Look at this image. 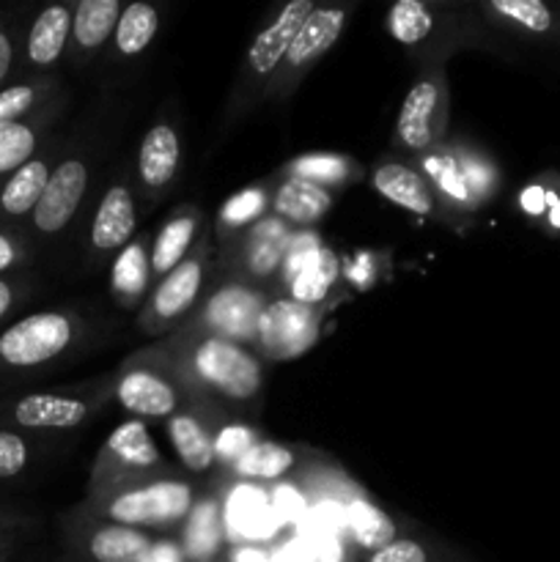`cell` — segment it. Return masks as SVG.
Listing matches in <instances>:
<instances>
[{
	"instance_id": "cell-25",
	"label": "cell",
	"mask_w": 560,
	"mask_h": 562,
	"mask_svg": "<svg viewBox=\"0 0 560 562\" xmlns=\"http://www.w3.org/2000/svg\"><path fill=\"white\" fill-rule=\"evenodd\" d=\"M66 108H69V93H60L42 113L25 121H14V124H0V181L9 179L31 157H36L38 148L58 132L55 126Z\"/></svg>"
},
{
	"instance_id": "cell-46",
	"label": "cell",
	"mask_w": 560,
	"mask_h": 562,
	"mask_svg": "<svg viewBox=\"0 0 560 562\" xmlns=\"http://www.w3.org/2000/svg\"><path fill=\"white\" fill-rule=\"evenodd\" d=\"M141 562H187L181 541H154V547L148 549V554Z\"/></svg>"
},
{
	"instance_id": "cell-10",
	"label": "cell",
	"mask_w": 560,
	"mask_h": 562,
	"mask_svg": "<svg viewBox=\"0 0 560 562\" xmlns=\"http://www.w3.org/2000/svg\"><path fill=\"white\" fill-rule=\"evenodd\" d=\"M448 121L450 88L448 77H445V64L423 66L399 108L393 148L412 162L421 154L448 140Z\"/></svg>"
},
{
	"instance_id": "cell-47",
	"label": "cell",
	"mask_w": 560,
	"mask_h": 562,
	"mask_svg": "<svg viewBox=\"0 0 560 562\" xmlns=\"http://www.w3.org/2000/svg\"><path fill=\"white\" fill-rule=\"evenodd\" d=\"M36 525V519L27 514H22V510L16 508H9V505H0V536H5V532H16L20 536L22 530H27V527Z\"/></svg>"
},
{
	"instance_id": "cell-13",
	"label": "cell",
	"mask_w": 560,
	"mask_h": 562,
	"mask_svg": "<svg viewBox=\"0 0 560 562\" xmlns=\"http://www.w3.org/2000/svg\"><path fill=\"white\" fill-rule=\"evenodd\" d=\"M176 472L159 453L157 442L148 434L146 423L130 420L121 423L113 434L102 442L93 456L91 472H88V492H102L115 483L137 481V477H154Z\"/></svg>"
},
{
	"instance_id": "cell-24",
	"label": "cell",
	"mask_w": 560,
	"mask_h": 562,
	"mask_svg": "<svg viewBox=\"0 0 560 562\" xmlns=\"http://www.w3.org/2000/svg\"><path fill=\"white\" fill-rule=\"evenodd\" d=\"M307 456H311V448L261 439L245 456H239L228 470L220 472L217 483H250V486L261 488L278 486L302 470Z\"/></svg>"
},
{
	"instance_id": "cell-42",
	"label": "cell",
	"mask_w": 560,
	"mask_h": 562,
	"mask_svg": "<svg viewBox=\"0 0 560 562\" xmlns=\"http://www.w3.org/2000/svg\"><path fill=\"white\" fill-rule=\"evenodd\" d=\"M36 258V245L27 236V231L5 228L0 225V278L3 274H22Z\"/></svg>"
},
{
	"instance_id": "cell-3",
	"label": "cell",
	"mask_w": 560,
	"mask_h": 562,
	"mask_svg": "<svg viewBox=\"0 0 560 562\" xmlns=\"http://www.w3.org/2000/svg\"><path fill=\"white\" fill-rule=\"evenodd\" d=\"M384 31L423 69L448 64L464 47H481L486 20L478 5L456 0H395L384 14Z\"/></svg>"
},
{
	"instance_id": "cell-39",
	"label": "cell",
	"mask_w": 560,
	"mask_h": 562,
	"mask_svg": "<svg viewBox=\"0 0 560 562\" xmlns=\"http://www.w3.org/2000/svg\"><path fill=\"white\" fill-rule=\"evenodd\" d=\"M38 450L36 434L0 428V481L20 477L38 459Z\"/></svg>"
},
{
	"instance_id": "cell-7",
	"label": "cell",
	"mask_w": 560,
	"mask_h": 562,
	"mask_svg": "<svg viewBox=\"0 0 560 562\" xmlns=\"http://www.w3.org/2000/svg\"><path fill=\"white\" fill-rule=\"evenodd\" d=\"M110 401H113V373L66 387L33 390L0 401V428H14L36 437L75 431L102 415Z\"/></svg>"
},
{
	"instance_id": "cell-9",
	"label": "cell",
	"mask_w": 560,
	"mask_h": 562,
	"mask_svg": "<svg viewBox=\"0 0 560 562\" xmlns=\"http://www.w3.org/2000/svg\"><path fill=\"white\" fill-rule=\"evenodd\" d=\"M272 296V291L258 289V285L247 283V280L217 278L212 291L201 296L195 311L176 329L206 333L256 351L258 322H261L264 307L269 305Z\"/></svg>"
},
{
	"instance_id": "cell-38",
	"label": "cell",
	"mask_w": 560,
	"mask_h": 562,
	"mask_svg": "<svg viewBox=\"0 0 560 562\" xmlns=\"http://www.w3.org/2000/svg\"><path fill=\"white\" fill-rule=\"evenodd\" d=\"M338 274H340L338 258H335L327 247H322V252H318V256L313 258V261L307 263V267L302 269L289 285H285L283 294L291 296V300L302 302V305L324 307V302H327L329 294H333L335 283H338Z\"/></svg>"
},
{
	"instance_id": "cell-45",
	"label": "cell",
	"mask_w": 560,
	"mask_h": 562,
	"mask_svg": "<svg viewBox=\"0 0 560 562\" xmlns=\"http://www.w3.org/2000/svg\"><path fill=\"white\" fill-rule=\"evenodd\" d=\"M33 280L25 274H3L0 278V327L31 300Z\"/></svg>"
},
{
	"instance_id": "cell-2",
	"label": "cell",
	"mask_w": 560,
	"mask_h": 562,
	"mask_svg": "<svg viewBox=\"0 0 560 562\" xmlns=\"http://www.w3.org/2000/svg\"><path fill=\"white\" fill-rule=\"evenodd\" d=\"M91 340V318L75 307H49L16 318L0 329V390L86 355Z\"/></svg>"
},
{
	"instance_id": "cell-41",
	"label": "cell",
	"mask_w": 560,
	"mask_h": 562,
	"mask_svg": "<svg viewBox=\"0 0 560 562\" xmlns=\"http://www.w3.org/2000/svg\"><path fill=\"white\" fill-rule=\"evenodd\" d=\"M453 143H456V151H459L461 165H464L467 179H470L472 192H475V198L483 206V203L492 201V195L497 192V184H500L497 168H494L492 159H489L486 154L475 151V148L467 146L464 140H453Z\"/></svg>"
},
{
	"instance_id": "cell-8",
	"label": "cell",
	"mask_w": 560,
	"mask_h": 562,
	"mask_svg": "<svg viewBox=\"0 0 560 562\" xmlns=\"http://www.w3.org/2000/svg\"><path fill=\"white\" fill-rule=\"evenodd\" d=\"M214 269V241H212V228L203 225L201 236H198L195 247H192L190 256L173 269V272L165 274L159 283H154V289L148 291L146 302L137 311V329L143 335H152V338H165V335L173 333L176 327L187 322L192 311L201 302L203 289H206V280Z\"/></svg>"
},
{
	"instance_id": "cell-27",
	"label": "cell",
	"mask_w": 560,
	"mask_h": 562,
	"mask_svg": "<svg viewBox=\"0 0 560 562\" xmlns=\"http://www.w3.org/2000/svg\"><path fill=\"white\" fill-rule=\"evenodd\" d=\"M371 184L384 201L404 209V212L417 214V217H439L437 198H434L432 187L423 179L421 170L406 162V159L388 157L373 165Z\"/></svg>"
},
{
	"instance_id": "cell-17",
	"label": "cell",
	"mask_w": 560,
	"mask_h": 562,
	"mask_svg": "<svg viewBox=\"0 0 560 562\" xmlns=\"http://www.w3.org/2000/svg\"><path fill=\"white\" fill-rule=\"evenodd\" d=\"M181 137L179 124L170 113H163L141 137L135 157V187L141 212H152L163 203L170 187L179 181Z\"/></svg>"
},
{
	"instance_id": "cell-35",
	"label": "cell",
	"mask_w": 560,
	"mask_h": 562,
	"mask_svg": "<svg viewBox=\"0 0 560 562\" xmlns=\"http://www.w3.org/2000/svg\"><path fill=\"white\" fill-rule=\"evenodd\" d=\"M283 179H305L324 190H340L362 179V168L351 157L338 151H307L289 159L280 168Z\"/></svg>"
},
{
	"instance_id": "cell-19",
	"label": "cell",
	"mask_w": 560,
	"mask_h": 562,
	"mask_svg": "<svg viewBox=\"0 0 560 562\" xmlns=\"http://www.w3.org/2000/svg\"><path fill=\"white\" fill-rule=\"evenodd\" d=\"M71 20H75V3H49L36 11V16L22 31L14 80L58 75L60 60H66L69 53Z\"/></svg>"
},
{
	"instance_id": "cell-29",
	"label": "cell",
	"mask_w": 560,
	"mask_h": 562,
	"mask_svg": "<svg viewBox=\"0 0 560 562\" xmlns=\"http://www.w3.org/2000/svg\"><path fill=\"white\" fill-rule=\"evenodd\" d=\"M203 231V212L192 203L173 209L152 239V280L159 283L192 252Z\"/></svg>"
},
{
	"instance_id": "cell-40",
	"label": "cell",
	"mask_w": 560,
	"mask_h": 562,
	"mask_svg": "<svg viewBox=\"0 0 560 562\" xmlns=\"http://www.w3.org/2000/svg\"><path fill=\"white\" fill-rule=\"evenodd\" d=\"M258 442H261V434L256 428L245 426L236 417L225 420L217 431V442H214V470H217V475L228 470L239 456H245Z\"/></svg>"
},
{
	"instance_id": "cell-6",
	"label": "cell",
	"mask_w": 560,
	"mask_h": 562,
	"mask_svg": "<svg viewBox=\"0 0 560 562\" xmlns=\"http://www.w3.org/2000/svg\"><path fill=\"white\" fill-rule=\"evenodd\" d=\"M318 9L316 0H289L261 31L253 36L250 47H247L245 58H242L236 80L231 86L228 99L223 108V132L239 124L242 119L261 108L267 99L269 86H272L275 75H278L280 64H283L285 53H289L291 42L305 25L307 16Z\"/></svg>"
},
{
	"instance_id": "cell-1",
	"label": "cell",
	"mask_w": 560,
	"mask_h": 562,
	"mask_svg": "<svg viewBox=\"0 0 560 562\" xmlns=\"http://www.w3.org/2000/svg\"><path fill=\"white\" fill-rule=\"evenodd\" d=\"M141 355L173 373L198 401H209L231 412L261 401V357L247 346L192 329H173L157 344L141 349Z\"/></svg>"
},
{
	"instance_id": "cell-18",
	"label": "cell",
	"mask_w": 560,
	"mask_h": 562,
	"mask_svg": "<svg viewBox=\"0 0 560 562\" xmlns=\"http://www.w3.org/2000/svg\"><path fill=\"white\" fill-rule=\"evenodd\" d=\"M64 536L88 562H141L154 547L152 532L93 519L80 505L64 516Z\"/></svg>"
},
{
	"instance_id": "cell-31",
	"label": "cell",
	"mask_w": 560,
	"mask_h": 562,
	"mask_svg": "<svg viewBox=\"0 0 560 562\" xmlns=\"http://www.w3.org/2000/svg\"><path fill=\"white\" fill-rule=\"evenodd\" d=\"M181 549H184L187 560L192 562H212L214 554L220 552L225 541L223 527V497L217 488H209L201 494L195 508L190 510L187 521L181 525Z\"/></svg>"
},
{
	"instance_id": "cell-33",
	"label": "cell",
	"mask_w": 560,
	"mask_h": 562,
	"mask_svg": "<svg viewBox=\"0 0 560 562\" xmlns=\"http://www.w3.org/2000/svg\"><path fill=\"white\" fill-rule=\"evenodd\" d=\"M344 532L349 538L351 547L362 552V558L377 549L388 547L390 541L399 538V527L395 521L368 497L362 488H357L344 505Z\"/></svg>"
},
{
	"instance_id": "cell-32",
	"label": "cell",
	"mask_w": 560,
	"mask_h": 562,
	"mask_svg": "<svg viewBox=\"0 0 560 562\" xmlns=\"http://www.w3.org/2000/svg\"><path fill=\"white\" fill-rule=\"evenodd\" d=\"M159 25H163V16H159L157 5L146 3V0L126 3L119 16V25H115L113 42H110L104 60L113 66L137 60L143 53H148V47L157 38Z\"/></svg>"
},
{
	"instance_id": "cell-21",
	"label": "cell",
	"mask_w": 560,
	"mask_h": 562,
	"mask_svg": "<svg viewBox=\"0 0 560 562\" xmlns=\"http://www.w3.org/2000/svg\"><path fill=\"white\" fill-rule=\"evenodd\" d=\"M231 417L234 412L217 404H190L176 412L170 420H165V434L187 472L201 475V472L214 470L217 431Z\"/></svg>"
},
{
	"instance_id": "cell-5",
	"label": "cell",
	"mask_w": 560,
	"mask_h": 562,
	"mask_svg": "<svg viewBox=\"0 0 560 562\" xmlns=\"http://www.w3.org/2000/svg\"><path fill=\"white\" fill-rule=\"evenodd\" d=\"M104 132L102 126L88 121V124L77 126L71 135H66L64 154H60L47 190L27 223V236L36 247L55 245L58 239H64L66 231L80 217L82 206L88 203L93 176H97L99 157H102Z\"/></svg>"
},
{
	"instance_id": "cell-37",
	"label": "cell",
	"mask_w": 560,
	"mask_h": 562,
	"mask_svg": "<svg viewBox=\"0 0 560 562\" xmlns=\"http://www.w3.org/2000/svg\"><path fill=\"white\" fill-rule=\"evenodd\" d=\"M478 11L486 22L516 27L533 36H544L555 25L552 11L541 0H486V3H478Z\"/></svg>"
},
{
	"instance_id": "cell-26",
	"label": "cell",
	"mask_w": 560,
	"mask_h": 562,
	"mask_svg": "<svg viewBox=\"0 0 560 562\" xmlns=\"http://www.w3.org/2000/svg\"><path fill=\"white\" fill-rule=\"evenodd\" d=\"M223 497V527L231 541L267 538L275 532V510L269 492L250 483H217Z\"/></svg>"
},
{
	"instance_id": "cell-20",
	"label": "cell",
	"mask_w": 560,
	"mask_h": 562,
	"mask_svg": "<svg viewBox=\"0 0 560 562\" xmlns=\"http://www.w3.org/2000/svg\"><path fill=\"white\" fill-rule=\"evenodd\" d=\"M64 146L66 135L55 132V135L38 148L36 157H31L20 170H14L9 179L0 181V225L27 231V223H31L33 212H36L44 190H47L49 176H53L60 154H64Z\"/></svg>"
},
{
	"instance_id": "cell-28",
	"label": "cell",
	"mask_w": 560,
	"mask_h": 562,
	"mask_svg": "<svg viewBox=\"0 0 560 562\" xmlns=\"http://www.w3.org/2000/svg\"><path fill=\"white\" fill-rule=\"evenodd\" d=\"M152 239L154 236L143 231L110 261V296L119 311H141L148 291L154 289Z\"/></svg>"
},
{
	"instance_id": "cell-16",
	"label": "cell",
	"mask_w": 560,
	"mask_h": 562,
	"mask_svg": "<svg viewBox=\"0 0 560 562\" xmlns=\"http://www.w3.org/2000/svg\"><path fill=\"white\" fill-rule=\"evenodd\" d=\"M324 307L302 305L285 294H275L258 322L256 351L264 360H296L316 346L322 335Z\"/></svg>"
},
{
	"instance_id": "cell-4",
	"label": "cell",
	"mask_w": 560,
	"mask_h": 562,
	"mask_svg": "<svg viewBox=\"0 0 560 562\" xmlns=\"http://www.w3.org/2000/svg\"><path fill=\"white\" fill-rule=\"evenodd\" d=\"M198 488L179 472L115 483L102 492H86L80 508L88 516L143 532L181 530L198 503Z\"/></svg>"
},
{
	"instance_id": "cell-34",
	"label": "cell",
	"mask_w": 560,
	"mask_h": 562,
	"mask_svg": "<svg viewBox=\"0 0 560 562\" xmlns=\"http://www.w3.org/2000/svg\"><path fill=\"white\" fill-rule=\"evenodd\" d=\"M275 184H278V179L258 181V184L234 192L220 206L217 217H214V247L228 245L234 236L245 234L247 228H253V225L267 217L269 206H272Z\"/></svg>"
},
{
	"instance_id": "cell-44",
	"label": "cell",
	"mask_w": 560,
	"mask_h": 562,
	"mask_svg": "<svg viewBox=\"0 0 560 562\" xmlns=\"http://www.w3.org/2000/svg\"><path fill=\"white\" fill-rule=\"evenodd\" d=\"M22 31H25V27H22L20 16L9 14V11H3V14H0V91L9 86L11 75H14Z\"/></svg>"
},
{
	"instance_id": "cell-22",
	"label": "cell",
	"mask_w": 560,
	"mask_h": 562,
	"mask_svg": "<svg viewBox=\"0 0 560 562\" xmlns=\"http://www.w3.org/2000/svg\"><path fill=\"white\" fill-rule=\"evenodd\" d=\"M412 165L421 170L423 179L432 187L434 198H437L439 220L470 217V214H475L481 209V201L472 192L470 179L464 173V165H461L459 151H456L453 137H448L445 143L434 146L432 151L412 159Z\"/></svg>"
},
{
	"instance_id": "cell-14",
	"label": "cell",
	"mask_w": 560,
	"mask_h": 562,
	"mask_svg": "<svg viewBox=\"0 0 560 562\" xmlns=\"http://www.w3.org/2000/svg\"><path fill=\"white\" fill-rule=\"evenodd\" d=\"M88 223V256L93 263H110L137 236L141 198L135 187V170L121 165L91 212Z\"/></svg>"
},
{
	"instance_id": "cell-23",
	"label": "cell",
	"mask_w": 560,
	"mask_h": 562,
	"mask_svg": "<svg viewBox=\"0 0 560 562\" xmlns=\"http://www.w3.org/2000/svg\"><path fill=\"white\" fill-rule=\"evenodd\" d=\"M121 11H124L121 0H77L69 53H66L71 69L88 71L99 64L102 55H108Z\"/></svg>"
},
{
	"instance_id": "cell-12",
	"label": "cell",
	"mask_w": 560,
	"mask_h": 562,
	"mask_svg": "<svg viewBox=\"0 0 560 562\" xmlns=\"http://www.w3.org/2000/svg\"><path fill=\"white\" fill-rule=\"evenodd\" d=\"M113 401H119L121 409L141 423L170 420L184 406L209 404L198 401L173 373L146 360L141 351L126 357L113 371Z\"/></svg>"
},
{
	"instance_id": "cell-49",
	"label": "cell",
	"mask_w": 560,
	"mask_h": 562,
	"mask_svg": "<svg viewBox=\"0 0 560 562\" xmlns=\"http://www.w3.org/2000/svg\"><path fill=\"white\" fill-rule=\"evenodd\" d=\"M16 543H20V536H16V532H5V536H0V562L11 560V554L16 552Z\"/></svg>"
},
{
	"instance_id": "cell-30",
	"label": "cell",
	"mask_w": 560,
	"mask_h": 562,
	"mask_svg": "<svg viewBox=\"0 0 560 562\" xmlns=\"http://www.w3.org/2000/svg\"><path fill=\"white\" fill-rule=\"evenodd\" d=\"M335 203V192L313 184L305 179H278L272 192L269 214L285 223L289 228H313L329 214Z\"/></svg>"
},
{
	"instance_id": "cell-36",
	"label": "cell",
	"mask_w": 560,
	"mask_h": 562,
	"mask_svg": "<svg viewBox=\"0 0 560 562\" xmlns=\"http://www.w3.org/2000/svg\"><path fill=\"white\" fill-rule=\"evenodd\" d=\"M60 93H66L60 75L11 80L0 91V124H14V121H25L31 115L42 113Z\"/></svg>"
},
{
	"instance_id": "cell-15",
	"label": "cell",
	"mask_w": 560,
	"mask_h": 562,
	"mask_svg": "<svg viewBox=\"0 0 560 562\" xmlns=\"http://www.w3.org/2000/svg\"><path fill=\"white\" fill-rule=\"evenodd\" d=\"M351 9H355V5H318V9L307 16V22L300 27L294 42H291L283 64H280L264 104H278L285 102L289 97H294V91L302 86V80L311 75L313 66H316L318 60L338 44V38L344 36L346 25H349Z\"/></svg>"
},
{
	"instance_id": "cell-11",
	"label": "cell",
	"mask_w": 560,
	"mask_h": 562,
	"mask_svg": "<svg viewBox=\"0 0 560 562\" xmlns=\"http://www.w3.org/2000/svg\"><path fill=\"white\" fill-rule=\"evenodd\" d=\"M291 236H294V228L280 223L275 214H267L261 223L234 236L228 245L217 247L212 278H239L278 294V278Z\"/></svg>"
},
{
	"instance_id": "cell-48",
	"label": "cell",
	"mask_w": 560,
	"mask_h": 562,
	"mask_svg": "<svg viewBox=\"0 0 560 562\" xmlns=\"http://www.w3.org/2000/svg\"><path fill=\"white\" fill-rule=\"evenodd\" d=\"M231 562H272V558L256 543H242L231 552Z\"/></svg>"
},
{
	"instance_id": "cell-43",
	"label": "cell",
	"mask_w": 560,
	"mask_h": 562,
	"mask_svg": "<svg viewBox=\"0 0 560 562\" xmlns=\"http://www.w3.org/2000/svg\"><path fill=\"white\" fill-rule=\"evenodd\" d=\"M360 562H443L437 549L428 543L417 541V538H395L388 547L377 549V552L366 554Z\"/></svg>"
}]
</instances>
